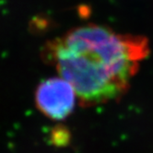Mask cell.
Returning <instances> with one entry per match:
<instances>
[{
	"instance_id": "6da1fadb",
	"label": "cell",
	"mask_w": 153,
	"mask_h": 153,
	"mask_svg": "<svg viewBox=\"0 0 153 153\" xmlns=\"http://www.w3.org/2000/svg\"><path fill=\"white\" fill-rule=\"evenodd\" d=\"M148 53L144 37L90 23L47 42L42 56L71 84L82 105L93 106L121 98Z\"/></svg>"
},
{
	"instance_id": "7a4b0ae2",
	"label": "cell",
	"mask_w": 153,
	"mask_h": 153,
	"mask_svg": "<svg viewBox=\"0 0 153 153\" xmlns=\"http://www.w3.org/2000/svg\"><path fill=\"white\" fill-rule=\"evenodd\" d=\"M34 97L36 106L42 114L54 121H61L73 112L76 94L69 82L57 76L41 82Z\"/></svg>"
},
{
	"instance_id": "3957f363",
	"label": "cell",
	"mask_w": 153,
	"mask_h": 153,
	"mask_svg": "<svg viewBox=\"0 0 153 153\" xmlns=\"http://www.w3.org/2000/svg\"><path fill=\"white\" fill-rule=\"evenodd\" d=\"M63 131L62 129L60 130H54L53 131V136H52V139L53 141V143L56 144V145H64L68 141V131H65V132L61 136V134L63 133Z\"/></svg>"
}]
</instances>
